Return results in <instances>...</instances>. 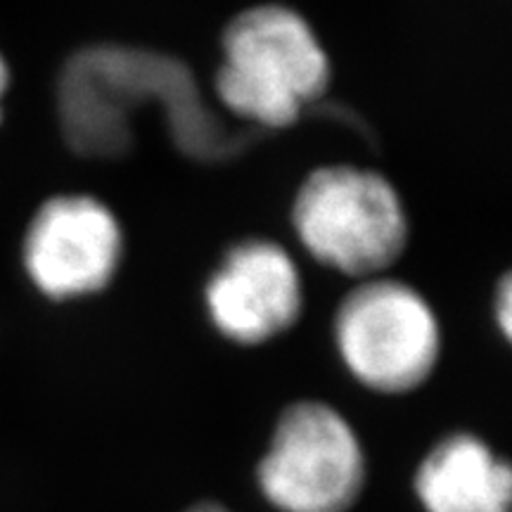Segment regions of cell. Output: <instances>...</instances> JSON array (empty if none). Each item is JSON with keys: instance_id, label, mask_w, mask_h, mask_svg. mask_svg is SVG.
<instances>
[{"instance_id": "obj_6", "label": "cell", "mask_w": 512, "mask_h": 512, "mask_svg": "<svg viewBox=\"0 0 512 512\" xmlns=\"http://www.w3.org/2000/svg\"><path fill=\"white\" fill-rule=\"evenodd\" d=\"M126 254L124 226L107 202L62 192L41 202L22 238L29 283L50 302H79L105 292Z\"/></svg>"}, {"instance_id": "obj_3", "label": "cell", "mask_w": 512, "mask_h": 512, "mask_svg": "<svg viewBox=\"0 0 512 512\" xmlns=\"http://www.w3.org/2000/svg\"><path fill=\"white\" fill-rule=\"evenodd\" d=\"M290 221L316 264L354 283L387 275L411 238L396 185L380 171L354 164L313 169L294 192Z\"/></svg>"}, {"instance_id": "obj_10", "label": "cell", "mask_w": 512, "mask_h": 512, "mask_svg": "<svg viewBox=\"0 0 512 512\" xmlns=\"http://www.w3.org/2000/svg\"><path fill=\"white\" fill-rule=\"evenodd\" d=\"M10 79H12L10 67H8V62H5L3 53H0V121H3V102H5V98H8Z\"/></svg>"}, {"instance_id": "obj_4", "label": "cell", "mask_w": 512, "mask_h": 512, "mask_svg": "<svg viewBox=\"0 0 512 512\" xmlns=\"http://www.w3.org/2000/svg\"><path fill=\"white\" fill-rule=\"evenodd\" d=\"M339 361L377 394H408L439 366L444 332L430 299L392 275L358 280L332 316Z\"/></svg>"}, {"instance_id": "obj_7", "label": "cell", "mask_w": 512, "mask_h": 512, "mask_svg": "<svg viewBox=\"0 0 512 512\" xmlns=\"http://www.w3.org/2000/svg\"><path fill=\"white\" fill-rule=\"evenodd\" d=\"M304 304L297 259L271 238L230 245L204 283L209 323L240 347H261L283 337L299 323Z\"/></svg>"}, {"instance_id": "obj_5", "label": "cell", "mask_w": 512, "mask_h": 512, "mask_svg": "<svg viewBox=\"0 0 512 512\" xmlns=\"http://www.w3.org/2000/svg\"><path fill=\"white\" fill-rule=\"evenodd\" d=\"M256 482L280 512H349L366 484V453L342 413L297 401L280 415Z\"/></svg>"}, {"instance_id": "obj_8", "label": "cell", "mask_w": 512, "mask_h": 512, "mask_svg": "<svg viewBox=\"0 0 512 512\" xmlns=\"http://www.w3.org/2000/svg\"><path fill=\"white\" fill-rule=\"evenodd\" d=\"M425 512H510L512 472L475 434H448L415 475Z\"/></svg>"}, {"instance_id": "obj_2", "label": "cell", "mask_w": 512, "mask_h": 512, "mask_svg": "<svg viewBox=\"0 0 512 512\" xmlns=\"http://www.w3.org/2000/svg\"><path fill=\"white\" fill-rule=\"evenodd\" d=\"M62 79L117 93V100L60 102L64 138L79 155H121L114 136L117 114L124 105L136 110L147 98L162 100L178 114L185 128V152L192 157H226L233 147L245 143L242 136L223 131L221 121L204 110L192 72L169 55L119 46L88 48L69 60Z\"/></svg>"}, {"instance_id": "obj_9", "label": "cell", "mask_w": 512, "mask_h": 512, "mask_svg": "<svg viewBox=\"0 0 512 512\" xmlns=\"http://www.w3.org/2000/svg\"><path fill=\"white\" fill-rule=\"evenodd\" d=\"M494 320L498 330L503 332L505 339L512 335V280L510 275H503L494 292Z\"/></svg>"}, {"instance_id": "obj_1", "label": "cell", "mask_w": 512, "mask_h": 512, "mask_svg": "<svg viewBox=\"0 0 512 512\" xmlns=\"http://www.w3.org/2000/svg\"><path fill=\"white\" fill-rule=\"evenodd\" d=\"M332 62L302 12L283 3L242 10L221 34L214 93L254 131H283L328 93Z\"/></svg>"}, {"instance_id": "obj_11", "label": "cell", "mask_w": 512, "mask_h": 512, "mask_svg": "<svg viewBox=\"0 0 512 512\" xmlns=\"http://www.w3.org/2000/svg\"><path fill=\"white\" fill-rule=\"evenodd\" d=\"M188 512H230V510L221 508V505H216V503H200V505H195V508H190Z\"/></svg>"}]
</instances>
